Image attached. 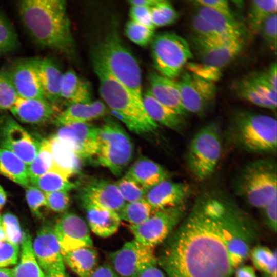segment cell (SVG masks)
Returning <instances> with one entry per match:
<instances>
[{"label":"cell","instance_id":"obj_61","mask_svg":"<svg viewBox=\"0 0 277 277\" xmlns=\"http://www.w3.org/2000/svg\"><path fill=\"white\" fill-rule=\"evenodd\" d=\"M0 277H13V268H0Z\"/></svg>","mask_w":277,"mask_h":277},{"label":"cell","instance_id":"obj_23","mask_svg":"<svg viewBox=\"0 0 277 277\" xmlns=\"http://www.w3.org/2000/svg\"><path fill=\"white\" fill-rule=\"evenodd\" d=\"M10 110L19 121L35 125L43 124L51 121L53 122L60 112L55 104L44 97H18Z\"/></svg>","mask_w":277,"mask_h":277},{"label":"cell","instance_id":"obj_9","mask_svg":"<svg viewBox=\"0 0 277 277\" xmlns=\"http://www.w3.org/2000/svg\"><path fill=\"white\" fill-rule=\"evenodd\" d=\"M155 68L161 75L173 80L193 57L188 42L177 34L165 32L154 35L151 46Z\"/></svg>","mask_w":277,"mask_h":277},{"label":"cell","instance_id":"obj_54","mask_svg":"<svg viewBox=\"0 0 277 277\" xmlns=\"http://www.w3.org/2000/svg\"><path fill=\"white\" fill-rule=\"evenodd\" d=\"M196 6H203L211 9L228 17L235 18L233 15L229 4L226 0H196L193 1Z\"/></svg>","mask_w":277,"mask_h":277},{"label":"cell","instance_id":"obj_11","mask_svg":"<svg viewBox=\"0 0 277 277\" xmlns=\"http://www.w3.org/2000/svg\"><path fill=\"white\" fill-rule=\"evenodd\" d=\"M177 84L186 111L200 117L206 115L215 101L216 87L214 83L187 71L182 75Z\"/></svg>","mask_w":277,"mask_h":277},{"label":"cell","instance_id":"obj_6","mask_svg":"<svg viewBox=\"0 0 277 277\" xmlns=\"http://www.w3.org/2000/svg\"><path fill=\"white\" fill-rule=\"evenodd\" d=\"M109 73L136 98L143 101L140 65L116 31L107 34L92 51Z\"/></svg>","mask_w":277,"mask_h":277},{"label":"cell","instance_id":"obj_52","mask_svg":"<svg viewBox=\"0 0 277 277\" xmlns=\"http://www.w3.org/2000/svg\"><path fill=\"white\" fill-rule=\"evenodd\" d=\"M188 71L205 80L215 82L222 76V71L205 65L200 62H188Z\"/></svg>","mask_w":277,"mask_h":277},{"label":"cell","instance_id":"obj_63","mask_svg":"<svg viewBox=\"0 0 277 277\" xmlns=\"http://www.w3.org/2000/svg\"><path fill=\"white\" fill-rule=\"evenodd\" d=\"M44 277H67V276L66 273L55 272L44 273Z\"/></svg>","mask_w":277,"mask_h":277},{"label":"cell","instance_id":"obj_45","mask_svg":"<svg viewBox=\"0 0 277 277\" xmlns=\"http://www.w3.org/2000/svg\"><path fill=\"white\" fill-rule=\"evenodd\" d=\"M18 97L8 70L0 71V109H10Z\"/></svg>","mask_w":277,"mask_h":277},{"label":"cell","instance_id":"obj_36","mask_svg":"<svg viewBox=\"0 0 277 277\" xmlns=\"http://www.w3.org/2000/svg\"><path fill=\"white\" fill-rule=\"evenodd\" d=\"M29 181L44 193L56 191L68 192L77 186L75 183L70 181L69 178L53 169Z\"/></svg>","mask_w":277,"mask_h":277},{"label":"cell","instance_id":"obj_47","mask_svg":"<svg viewBox=\"0 0 277 277\" xmlns=\"http://www.w3.org/2000/svg\"><path fill=\"white\" fill-rule=\"evenodd\" d=\"M191 27L195 38L212 39L223 37L217 33L207 21L196 12L192 17Z\"/></svg>","mask_w":277,"mask_h":277},{"label":"cell","instance_id":"obj_28","mask_svg":"<svg viewBox=\"0 0 277 277\" xmlns=\"http://www.w3.org/2000/svg\"><path fill=\"white\" fill-rule=\"evenodd\" d=\"M39 80L45 98L55 104L60 99V89L63 73L52 59H37Z\"/></svg>","mask_w":277,"mask_h":277},{"label":"cell","instance_id":"obj_31","mask_svg":"<svg viewBox=\"0 0 277 277\" xmlns=\"http://www.w3.org/2000/svg\"><path fill=\"white\" fill-rule=\"evenodd\" d=\"M60 98L64 99L68 105L90 102L92 101L91 86L73 69H69L63 74Z\"/></svg>","mask_w":277,"mask_h":277},{"label":"cell","instance_id":"obj_50","mask_svg":"<svg viewBox=\"0 0 277 277\" xmlns=\"http://www.w3.org/2000/svg\"><path fill=\"white\" fill-rule=\"evenodd\" d=\"M276 13L268 16L262 24L260 32L270 48L276 53Z\"/></svg>","mask_w":277,"mask_h":277},{"label":"cell","instance_id":"obj_56","mask_svg":"<svg viewBox=\"0 0 277 277\" xmlns=\"http://www.w3.org/2000/svg\"><path fill=\"white\" fill-rule=\"evenodd\" d=\"M89 277H120L110 265L104 264L94 270Z\"/></svg>","mask_w":277,"mask_h":277},{"label":"cell","instance_id":"obj_12","mask_svg":"<svg viewBox=\"0 0 277 277\" xmlns=\"http://www.w3.org/2000/svg\"><path fill=\"white\" fill-rule=\"evenodd\" d=\"M109 260L110 266L120 277H138L146 267L157 263L154 248L134 239L111 253Z\"/></svg>","mask_w":277,"mask_h":277},{"label":"cell","instance_id":"obj_35","mask_svg":"<svg viewBox=\"0 0 277 277\" xmlns=\"http://www.w3.org/2000/svg\"><path fill=\"white\" fill-rule=\"evenodd\" d=\"M0 174L24 187L29 185L27 165L12 152L0 147Z\"/></svg>","mask_w":277,"mask_h":277},{"label":"cell","instance_id":"obj_44","mask_svg":"<svg viewBox=\"0 0 277 277\" xmlns=\"http://www.w3.org/2000/svg\"><path fill=\"white\" fill-rule=\"evenodd\" d=\"M154 29L130 20L126 24L125 33L132 42L141 46H146L151 42L154 35Z\"/></svg>","mask_w":277,"mask_h":277},{"label":"cell","instance_id":"obj_22","mask_svg":"<svg viewBox=\"0 0 277 277\" xmlns=\"http://www.w3.org/2000/svg\"><path fill=\"white\" fill-rule=\"evenodd\" d=\"M37 60L30 58L19 61L8 70L18 97L45 98L38 77Z\"/></svg>","mask_w":277,"mask_h":277},{"label":"cell","instance_id":"obj_49","mask_svg":"<svg viewBox=\"0 0 277 277\" xmlns=\"http://www.w3.org/2000/svg\"><path fill=\"white\" fill-rule=\"evenodd\" d=\"M19 246L6 239L0 241V268L9 267L17 263Z\"/></svg>","mask_w":277,"mask_h":277},{"label":"cell","instance_id":"obj_25","mask_svg":"<svg viewBox=\"0 0 277 277\" xmlns=\"http://www.w3.org/2000/svg\"><path fill=\"white\" fill-rule=\"evenodd\" d=\"M107 111L106 105L100 100L87 103L71 104L60 111L53 122L59 127L74 123H88L104 116Z\"/></svg>","mask_w":277,"mask_h":277},{"label":"cell","instance_id":"obj_18","mask_svg":"<svg viewBox=\"0 0 277 277\" xmlns=\"http://www.w3.org/2000/svg\"><path fill=\"white\" fill-rule=\"evenodd\" d=\"M35 259L44 273H66L61 248L53 227L42 226L32 242Z\"/></svg>","mask_w":277,"mask_h":277},{"label":"cell","instance_id":"obj_2","mask_svg":"<svg viewBox=\"0 0 277 277\" xmlns=\"http://www.w3.org/2000/svg\"><path fill=\"white\" fill-rule=\"evenodd\" d=\"M18 9L24 26L38 45L65 53L72 51L73 41L66 1L23 0Z\"/></svg>","mask_w":277,"mask_h":277},{"label":"cell","instance_id":"obj_51","mask_svg":"<svg viewBox=\"0 0 277 277\" xmlns=\"http://www.w3.org/2000/svg\"><path fill=\"white\" fill-rule=\"evenodd\" d=\"M47 208L52 211L62 213L67 210L70 204L68 192L56 191L45 193Z\"/></svg>","mask_w":277,"mask_h":277},{"label":"cell","instance_id":"obj_14","mask_svg":"<svg viewBox=\"0 0 277 277\" xmlns=\"http://www.w3.org/2000/svg\"><path fill=\"white\" fill-rule=\"evenodd\" d=\"M192 43L200 63L222 71L238 56L243 47L242 38L201 39L193 37Z\"/></svg>","mask_w":277,"mask_h":277},{"label":"cell","instance_id":"obj_53","mask_svg":"<svg viewBox=\"0 0 277 277\" xmlns=\"http://www.w3.org/2000/svg\"><path fill=\"white\" fill-rule=\"evenodd\" d=\"M129 15L131 21L152 29H155L151 17L149 7L131 6Z\"/></svg>","mask_w":277,"mask_h":277},{"label":"cell","instance_id":"obj_57","mask_svg":"<svg viewBox=\"0 0 277 277\" xmlns=\"http://www.w3.org/2000/svg\"><path fill=\"white\" fill-rule=\"evenodd\" d=\"M276 63H273L262 74L266 81L275 90H277Z\"/></svg>","mask_w":277,"mask_h":277},{"label":"cell","instance_id":"obj_13","mask_svg":"<svg viewBox=\"0 0 277 277\" xmlns=\"http://www.w3.org/2000/svg\"><path fill=\"white\" fill-rule=\"evenodd\" d=\"M40 144L11 116L1 118L0 147L12 152L27 166L37 155Z\"/></svg>","mask_w":277,"mask_h":277},{"label":"cell","instance_id":"obj_62","mask_svg":"<svg viewBox=\"0 0 277 277\" xmlns=\"http://www.w3.org/2000/svg\"><path fill=\"white\" fill-rule=\"evenodd\" d=\"M7 200V195L4 189L0 185V210L5 206Z\"/></svg>","mask_w":277,"mask_h":277},{"label":"cell","instance_id":"obj_27","mask_svg":"<svg viewBox=\"0 0 277 277\" xmlns=\"http://www.w3.org/2000/svg\"><path fill=\"white\" fill-rule=\"evenodd\" d=\"M126 174L147 190L170 177L165 168L146 157L134 162Z\"/></svg>","mask_w":277,"mask_h":277},{"label":"cell","instance_id":"obj_1","mask_svg":"<svg viewBox=\"0 0 277 277\" xmlns=\"http://www.w3.org/2000/svg\"><path fill=\"white\" fill-rule=\"evenodd\" d=\"M167 277H230L234 269L214 219L200 196L157 263Z\"/></svg>","mask_w":277,"mask_h":277},{"label":"cell","instance_id":"obj_59","mask_svg":"<svg viewBox=\"0 0 277 277\" xmlns=\"http://www.w3.org/2000/svg\"><path fill=\"white\" fill-rule=\"evenodd\" d=\"M235 275V277H257L254 268L248 265L237 267Z\"/></svg>","mask_w":277,"mask_h":277},{"label":"cell","instance_id":"obj_26","mask_svg":"<svg viewBox=\"0 0 277 277\" xmlns=\"http://www.w3.org/2000/svg\"><path fill=\"white\" fill-rule=\"evenodd\" d=\"M143 103L149 116L159 125L180 134L184 133L186 129L184 117L158 102L149 90L143 94Z\"/></svg>","mask_w":277,"mask_h":277},{"label":"cell","instance_id":"obj_4","mask_svg":"<svg viewBox=\"0 0 277 277\" xmlns=\"http://www.w3.org/2000/svg\"><path fill=\"white\" fill-rule=\"evenodd\" d=\"M235 147L253 154H274L277 149V122L265 114L248 111L235 113L225 131Z\"/></svg>","mask_w":277,"mask_h":277},{"label":"cell","instance_id":"obj_19","mask_svg":"<svg viewBox=\"0 0 277 277\" xmlns=\"http://www.w3.org/2000/svg\"><path fill=\"white\" fill-rule=\"evenodd\" d=\"M53 228L61 252L93 246L87 224L76 214H63Z\"/></svg>","mask_w":277,"mask_h":277},{"label":"cell","instance_id":"obj_17","mask_svg":"<svg viewBox=\"0 0 277 277\" xmlns=\"http://www.w3.org/2000/svg\"><path fill=\"white\" fill-rule=\"evenodd\" d=\"M60 127L55 136L71 149L81 161L95 157L98 127L88 123H74Z\"/></svg>","mask_w":277,"mask_h":277},{"label":"cell","instance_id":"obj_42","mask_svg":"<svg viewBox=\"0 0 277 277\" xmlns=\"http://www.w3.org/2000/svg\"><path fill=\"white\" fill-rule=\"evenodd\" d=\"M152 22L155 27H163L174 23L179 14L172 4L166 0H157L156 4L150 7Z\"/></svg>","mask_w":277,"mask_h":277},{"label":"cell","instance_id":"obj_58","mask_svg":"<svg viewBox=\"0 0 277 277\" xmlns=\"http://www.w3.org/2000/svg\"><path fill=\"white\" fill-rule=\"evenodd\" d=\"M138 277H167L165 274L157 267L156 264L149 265L140 273Z\"/></svg>","mask_w":277,"mask_h":277},{"label":"cell","instance_id":"obj_29","mask_svg":"<svg viewBox=\"0 0 277 277\" xmlns=\"http://www.w3.org/2000/svg\"><path fill=\"white\" fill-rule=\"evenodd\" d=\"M86 212L89 228L96 235L107 238L118 230L121 220L118 213L101 207L88 206Z\"/></svg>","mask_w":277,"mask_h":277},{"label":"cell","instance_id":"obj_15","mask_svg":"<svg viewBox=\"0 0 277 277\" xmlns=\"http://www.w3.org/2000/svg\"><path fill=\"white\" fill-rule=\"evenodd\" d=\"M214 220L230 264L233 269L237 268L250 255L249 231L245 224L233 217L223 216Z\"/></svg>","mask_w":277,"mask_h":277},{"label":"cell","instance_id":"obj_7","mask_svg":"<svg viewBox=\"0 0 277 277\" xmlns=\"http://www.w3.org/2000/svg\"><path fill=\"white\" fill-rule=\"evenodd\" d=\"M222 140L221 128L213 122L200 128L191 139L185 162L196 181L203 182L214 173L222 154Z\"/></svg>","mask_w":277,"mask_h":277},{"label":"cell","instance_id":"obj_43","mask_svg":"<svg viewBox=\"0 0 277 277\" xmlns=\"http://www.w3.org/2000/svg\"><path fill=\"white\" fill-rule=\"evenodd\" d=\"M115 184L126 203L144 199L148 190L126 174Z\"/></svg>","mask_w":277,"mask_h":277},{"label":"cell","instance_id":"obj_38","mask_svg":"<svg viewBox=\"0 0 277 277\" xmlns=\"http://www.w3.org/2000/svg\"><path fill=\"white\" fill-rule=\"evenodd\" d=\"M277 1H252L248 16L249 27L253 33H258L264 21L270 15L276 13Z\"/></svg>","mask_w":277,"mask_h":277},{"label":"cell","instance_id":"obj_60","mask_svg":"<svg viewBox=\"0 0 277 277\" xmlns=\"http://www.w3.org/2000/svg\"><path fill=\"white\" fill-rule=\"evenodd\" d=\"M157 0H131L128 3L130 6L151 7L154 6Z\"/></svg>","mask_w":277,"mask_h":277},{"label":"cell","instance_id":"obj_41","mask_svg":"<svg viewBox=\"0 0 277 277\" xmlns=\"http://www.w3.org/2000/svg\"><path fill=\"white\" fill-rule=\"evenodd\" d=\"M19 46L15 29L9 18L0 10V55L14 51Z\"/></svg>","mask_w":277,"mask_h":277},{"label":"cell","instance_id":"obj_20","mask_svg":"<svg viewBox=\"0 0 277 277\" xmlns=\"http://www.w3.org/2000/svg\"><path fill=\"white\" fill-rule=\"evenodd\" d=\"M191 192L189 184L168 179L148 189L144 199L156 211L186 202Z\"/></svg>","mask_w":277,"mask_h":277},{"label":"cell","instance_id":"obj_40","mask_svg":"<svg viewBox=\"0 0 277 277\" xmlns=\"http://www.w3.org/2000/svg\"><path fill=\"white\" fill-rule=\"evenodd\" d=\"M52 166L53 160L49 141L48 139L44 140L41 143L37 155L27 166L29 180L45 174L52 168Z\"/></svg>","mask_w":277,"mask_h":277},{"label":"cell","instance_id":"obj_39","mask_svg":"<svg viewBox=\"0 0 277 277\" xmlns=\"http://www.w3.org/2000/svg\"><path fill=\"white\" fill-rule=\"evenodd\" d=\"M250 255L254 266L266 277H276V253L265 246H256Z\"/></svg>","mask_w":277,"mask_h":277},{"label":"cell","instance_id":"obj_30","mask_svg":"<svg viewBox=\"0 0 277 277\" xmlns=\"http://www.w3.org/2000/svg\"><path fill=\"white\" fill-rule=\"evenodd\" d=\"M53 160L54 169L68 178L78 172L81 159L66 144L55 135L48 138Z\"/></svg>","mask_w":277,"mask_h":277},{"label":"cell","instance_id":"obj_21","mask_svg":"<svg viewBox=\"0 0 277 277\" xmlns=\"http://www.w3.org/2000/svg\"><path fill=\"white\" fill-rule=\"evenodd\" d=\"M238 95L255 105L272 111L276 109V90L264 78L262 73L252 74L239 82Z\"/></svg>","mask_w":277,"mask_h":277},{"label":"cell","instance_id":"obj_24","mask_svg":"<svg viewBox=\"0 0 277 277\" xmlns=\"http://www.w3.org/2000/svg\"><path fill=\"white\" fill-rule=\"evenodd\" d=\"M148 78L150 83L148 90L152 95L180 115L186 116L188 113L182 105L177 83L154 72L150 73Z\"/></svg>","mask_w":277,"mask_h":277},{"label":"cell","instance_id":"obj_37","mask_svg":"<svg viewBox=\"0 0 277 277\" xmlns=\"http://www.w3.org/2000/svg\"><path fill=\"white\" fill-rule=\"evenodd\" d=\"M155 211L144 198L126 203L118 214L121 221H126L129 225H136L144 222Z\"/></svg>","mask_w":277,"mask_h":277},{"label":"cell","instance_id":"obj_3","mask_svg":"<svg viewBox=\"0 0 277 277\" xmlns=\"http://www.w3.org/2000/svg\"><path fill=\"white\" fill-rule=\"evenodd\" d=\"M92 62L99 81L100 94L112 115L137 134H147L155 131L159 125L149 116L143 101L132 95L117 81L93 53Z\"/></svg>","mask_w":277,"mask_h":277},{"label":"cell","instance_id":"obj_16","mask_svg":"<svg viewBox=\"0 0 277 277\" xmlns=\"http://www.w3.org/2000/svg\"><path fill=\"white\" fill-rule=\"evenodd\" d=\"M83 205L101 207L118 213L126 203L115 183L92 179L83 183L78 191Z\"/></svg>","mask_w":277,"mask_h":277},{"label":"cell","instance_id":"obj_64","mask_svg":"<svg viewBox=\"0 0 277 277\" xmlns=\"http://www.w3.org/2000/svg\"><path fill=\"white\" fill-rule=\"evenodd\" d=\"M4 239H5V236L3 228L2 220H1V215H0V241Z\"/></svg>","mask_w":277,"mask_h":277},{"label":"cell","instance_id":"obj_55","mask_svg":"<svg viewBox=\"0 0 277 277\" xmlns=\"http://www.w3.org/2000/svg\"><path fill=\"white\" fill-rule=\"evenodd\" d=\"M276 207L277 198L265 206L261 209L265 222L273 231L276 230Z\"/></svg>","mask_w":277,"mask_h":277},{"label":"cell","instance_id":"obj_10","mask_svg":"<svg viewBox=\"0 0 277 277\" xmlns=\"http://www.w3.org/2000/svg\"><path fill=\"white\" fill-rule=\"evenodd\" d=\"M186 202L178 206L155 211L148 219L136 225H129L134 239L152 248L168 238L185 215Z\"/></svg>","mask_w":277,"mask_h":277},{"label":"cell","instance_id":"obj_33","mask_svg":"<svg viewBox=\"0 0 277 277\" xmlns=\"http://www.w3.org/2000/svg\"><path fill=\"white\" fill-rule=\"evenodd\" d=\"M20 246V257L13 268V276L44 277V273L33 251L31 236L27 231H23Z\"/></svg>","mask_w":277,"mask_h":277},{"label":"cell","instance_id":"obj_46","mask_svg":"<svg viewBox=\"0 0 277 277\" xmlns=\"http://www.w3.org/2000/svg\"><path fill=\"white\" fill-rule=\"evenodd\" d=\"M5 239L11 243L20 246L23 231L17 217L12 213H5L1 215Z\"/></svg>","mask_w":277,"mask_h":277},{"label":"cell","instance_id":"obj_32","mask_svg":"<svg viewBox=\"0 0 277 277\" xmlns=\"http://www.w3.org/2000/svg\"><path fill=\"white\" fill-rule=\"evenodd\" d=\"M66 264L79 277H89L96 268L98 255L93 247L61 252Z\"/></svg>","mask_w":277,"mask_h":277},{"label":"cell","instance_id":"obj_34","mask_svg":"<svg viewBox=\"0 0 277 277\" xmlns=\"http://www.w3.org/2000/svg\"><path fill=\"white\" fill-rule=\"evenodd\" d=\"M196 13L207 21L220 36L227 38H242L244 30L235 18L200 6H197Z\"/></svg>","mask_w":277,"mask_h":277},{"label":"cell","instance_id":"obj_8","mask_svg":"<svg viewBox=\"0 0 277 277\" xmlns=\"http://www.w3.org/2000/svg\"><path fill=\"white\" fill-rule=\"evenodd\" d=\"M133 147L124 129L109 119L98 127L97 148L94 158L97 164L113 175H120L131 161Z\"/></svg>","mask_w":277,"mask_h":277},{"label":"cell","instance_id":"obj_48","mask_svg":"<svg viewBox=\"0 0 277 277\" xmlns=\"http://www.w3.org/2000/svg\"><path fill=\"white\" fill-rule=\"evenodd\" d=\"M26 199L31 212L37 217L42 218V210L47 208L45 193L35 186L28 185L26 190Z\"/></svg>","mask_w":277,"mask_h":277},{"label":"cell","instance_id":"obj_5","mask_svg":"<svg viewBox=\"0 0 277 277\" xmlns=\"http://www.w3.org/2000/svg\"><path fill=\"white\" fill-rule=\"evenodd\" d=\"M234 193L250 205L261 209L277 198V164L272 159L245 164L232 182Z\"/></svg>","mask_w":277,"mask_h":277}]
</instances>
